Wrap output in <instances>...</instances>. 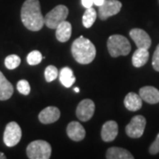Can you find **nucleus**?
Segmentation results:
<instances>
[{
  "label": "nucleus",
  "mask_w": 159,
  "mask_h": 159,
  "mask_svg": "<svg viewBox=\"0 0 159 159\" xmlns=\"http://www.w3.org/2000/svg\"><path fill=\"white\" fill-rule=\"evenodd\" d=\"M20 18L23 25L29 30L39 31L43 29L45 23L39 0H26L21 7Z\"/></svg>",
  "instance_id": "f257e3e1"
},
{
  "label": "nucleus",
  "mask_w": 159,
  "mask_h": 159,
  "mask_svg": "<svg viewBox=\"0 0 159 159\" xmlns=\"http://www.w3.org/2000/svg\"><path fill=\"white\" fill-rule=\"evenodd\" d=\"M71 51L74 59L81 65L90 64L97 55V50L93 43L82 35L74 40Z\"/></svg>",
  "instance_id": "f03ea898"
},
{
  "label": "nucleus",
  "mask_w": 159,
  "mask_h": 159,
  "mask_svg": "<svg viewBox=\"0 0 159 159\" xmlns=\"http://www.w3.org/2000/svg\"><path fill=\"white\" fill-rule=\"evenodd\" d=\"M107 48L112 57L126 56L130 53L131 44L126 37L121 34H112L107 41Z\"/></svg>",
  "instance_id": "7ed1b4c3"
},
{
  "label": "nucleus",
  "mask_w": 159,
  "mask_h": 159,
  "mask_svg": "<svg viewBox=\"0 0 159 159\" xmlns=\"http://www.w3.org/2000/svg\"><path fill=\"white\" fill-rule=\"evenodd\" d=\"M51 155V144L43 140L30 142L27 147V156L29 159H49Z\"/></svg>",
  "instance_id": "20e7f679"
},
{
  "label": "nucleus",
  "mask_w": 159,
  "mask_h": 159,
  "mask_svg": "<svg viewBox=\"0 0 159 159\" xmlns=\"http://www.w3.org/2000/svg\"><path fill=\"white\" fill-rule=\"evenodd\" d=\"M68 8L64 5H59L49 11L44 17L45 25L51 29H56L57 27L66 20L68 16Z\"/></svg>",
  "instance_id": "39448f33"
},
{
  "label": "nucleus",
  "mask_w": 159,
  "mask_h": 159,
  "mask_svg": "<svg viewBox=\"0 0 159 159\" xmlns=\"http://www.w3.org/2000/svg\"><path fill=\"white\" fill-rule=\"evenodd\" d=\"M22 135L20 126L12 121L8 123L4 132V142L7 147H14L20 142Z\"/></svg>",
  "instance_id": "423d86ee"
},
{
  "label": "nucleus",
  "mask_w": 159,
  "mask_h": 159,
  "mask_svg": "<svg viewBox=\"0 0 159 159\" xmlns=\"http://www.w3.org/2000/svg\"><path fill=\"white\" fill-rule=\"evenodd\" d=\"M146 127V119L142 115L134 116L125 126V133L130 138L137 139L142 136Z\"/></svg>",
  "instance_id": "0eeeda50"
},
{
  "label": "nucleus",
  "mask_w": 159,
  "mask_h": 159,
  "mask_svg": "<svg viewBox=\"0 0 159 159\" xmlns=\"http://www.w3.org/2000/svg\"><path fill=\"white\" fill-rule=\"evenodd\" d=\"M122 7L121 2L119 0H105L102 6H99L98 15L102 20H107L109 17L118 14Z\"/></svg>",
  "instance_id": "6e6552de"
},
{
  "label": "nucleus",
  "mask_w": 159,
  "mask_h": 159,
  "mask_svg": "<svg viewBox=\"0 0 159 159\" xmlns=\"http://www.w3.org/2000/svg\"><path fill=\"white\" fill-rule=\"evenodd\" d=\"M95 103L91 99H84L76 109V116L81 121H89L95 113Z\"/></svg>",
  "instance_id": "1a4fd4ad"
},
{
  "label": "nucleus",
  "mask_w": 159,
  "mask_h": 159,
  "mask_svg": "<svg viewBox=\"0 0 159 159\" xmlns=\"http://www.w3.org/2000/svg\"><path fill=\"white\" fill-rule=\"evenodd\" d=\"M131 38L135 43L137 48L148 50L151 46V39L146 31L141 29H133L130 31Z\"/></svg>",
  "instance_id": "9d476101"
},
{
  "label": "nucleus",
  "mask_w": 159,
  "mask_h": 159,
  "mask_svg": "<svg viewBox=\"0 0 159 159\" xmlns=\"http://www.w3.org/2000/svg\"><path fill=\"white\" fill-rule=\"evenodd\" d=\"M118 134H119V125L116 121L110 120L102 125L101 137L103 142H112L116 139Z\"/></svg>",
  "instance_id": "9b49d317"
},
{
  "label": "nucleus",
  "mask_w": 159,
  "mask_h": 159,
  "mask_svg": "<svg viewBox=\"0 0 159 159\" xmlns=\"http://www.w3.org/2000/svg\"><path fill=\"white\" fill-rule=\"evenodd\" d=\"M59 118H60V111L59 109L54 106L46 107L38 115L40 122L45 125L56 122Z\"/></svg>",
  "instance_id": "f8f14e48"
},
{
  "label": "nucleus",
  "mask_w": 159,
  "mask_h": 159,
  "mask_svg": "<svg viewBox=\"0 0 159 159\" xmlns=\"http://www.w3.org/2000/svg\"><path fill=\"white\" fill-rule=\"evenodd\" d=\"M66 134L69 138L74 142H80L86 136L84 127L77 121H72L69 123L66 127Z\"/></svg>",
  "instance_id": "ddd939ff"
},
{
  "label": "nucleus",
  "mask_w": 159,
  "mask_h": 159,
  "mask_svg": "<svg viewBox=\"0 0 159 159\" xmlns=\"http://www.w3.org/2000/svg\"><path fill=\"white\" fill-rule=\"evenodd\" d=\"M142 99L148 103L155 104L159 102V90L152 86H146L139 91Z\"/></svg>",
  "instance_id": "4468645a"
},
{
  "label": "nucleus",
  "mask_w": 159,
  "mask_h": 159,
  "mask_svg": "<svg viewBox=\"0 0 159 159\" xmlns=\"http://www.w3.org/2000/svg\"><path fill=\"white\" fill-rule=\"evenodd\" d=\"M125 108L131 111H136L142 108V99L140 95L134 92H130L125 96L124 99Z\"/></svg>",
  "instance_id": "2eb2a0df"
},
{
  "label": "nucleus",
  "mask_w": 159,
  "mask_h": 159,
  "mask_svg": "<svg viewBox=\"0 0 159 159\" xmlns=\"http://www.w3.org/2000/svg\"><path fill=\"white\" fill-rule=\"evenodd\" d=\"M13 94V87L0 71V100H8Z\"/></svg>",
  "instance_id": "dca6fc26"
},
{
  "label": "nucleus",
  "mask_w": 159,
  "mask_h": 159,
  "mask_svg": "<svg viewBox=\"0 0 159 159\" xmlns=\"http://www.w3.org/2000/svg\"><path fill=\"white\" fill-rule=\"evenodd\" d=\"M72 34V25L68 21L64 20L56 29V38L61 43L67 42Z\"/></svg>",
  "instance_id": "f3484780"
},
{
  "label": "nucleus",
  "mask_w": 159,
  "mask_h": 159,
  "mask_svg": "<svg viewBox=\"0 0 159 159\" xmlns=\"http://www.w3.org/2000/svg\"><path fill=\"white\" fill-rule=\"evenodd\" d=\"M107 159H134V156L125 148L111 147L106 151Z\"/></svg>",
  "instance_id": "a211bd4d"
},
{
  "label": "nucleus",
  "mask_w": 159,
  "mask_h": 159,
  "mask_svg": "<svg viewBox=\"0 0 159 159\" xmlns=\"http://www.w3.org/2000/svg\"><path fill=\"white\" fill-rule=\"evenodd\" d=\"M149 53L147 49L138 48L132 57V63L135 67H142L148 62Z\"/></svg>",
  "instance_id": "6ab92c4d"
},
{
  "label": "nucleus",
  "mask_w": 159,
  "mask_h": 159,
  "mask_svg": "<svg viewBox=\"0 0 159 159\" xmlns=\"http://www.w3.org/2000/svg\"><path fill=\"white\" fill-rule=\"evenodd\" d=\"M59 80L63 86L66 88H70L75 82V76L74 75L73 70L69 67H64L59 73Z\"/></svg>",
  "instance_id": "aec40b11"
},
{
  "label": "nucleus",
  "mask_w": 159,
  "mask_h": 159,
  "mask_svg": "<svg viewBox=\"0 0 159 159\" xmlns=\"http://www.w3.org/2000/svg\"><path fill=\"white\" fill-rule=\"evenodd\" d=\"M97 11L93 7L86 9L85 12L82 16V24L86 29H89L93 26V24L97 20Z\"/></svg>",
  "instance_id": "412c9836"
},
{
  "label": "nucleus",
  "mask_w": 159,
  "mask_h": 159,
  "mask_svg": "<svg viewBox=\"0 0 159 159\" xmlns=\"http://www.w3.org/2000/svg\"><path fill=\"white\" fill-rule=\"evenodd\" d=\"M20 57L17 55H9L6 57L5 59V66L7 69L9 70H13V69L17 68L18 66L20 65Z\"/></svg>",
  "instance_id": "4be33fe9"
},
{
  "label": "nucleus",
  "mask_w": 159,
  "mask_h": 159,
  "mask_svg": "<svg viewBox=\"0 0 159 159\" xmlns=\"http://www.w3.org/2000/svg\"><path fill=\"white\" fill-rule=\"evenodd\" d=\"M58 75V70L56 66H47L44 71V77L47 82H51L57 78Z\"/></svg>",
  "instance_id": "5701e85b"
},
{
  "label": "nucleus",
  "mask_w": 159,
  "mask_h": 159,
  "mask_svg": "<svg viewBox=\"0 0 159 159\" xmlns=\"http://www.w3.org/2000/svg\"><path fill=\"white\" fill-rule=\"evenodd\" d=\"M43 56L41 54V52L38 51H31L27 57V61L30 66H35L38 65L42 62L43 60Z\"/></svg>",
  "instance_id": "b1692460"
},
{
  "label": "nucleus",
  "mask_w": 159,
  "mask_h": 159,
  "mask_svg": "<svg viewBox=\"0 0 159 159\" xmlns=\"http://www.w3.org/2000/svg\"><path fill=\"white\" fill-rule=\"evenodd\" d=\"M17 89L18 91L25 96H28L30 93V85H29V82L26 80H19L17 83Z\"/></svg>",
  "instance_id": "393cba45"
},
{
  "label": "nucleus",
  "mask_w": 159,
  "mask_h": 159,
  "mask_svg": "<svg viewBox=\"0 0 159 159\" xmlns=\"http://www.w3.org/2000/svg\"><path fill=\"white\" fill-rule=\"evenodd\" d=\"M152 66L153 68L159 72V44L157 46L156 51L154 52L153 57H152Z\"/></svg>",
  "instance_id": "a878e982"
},
{
  "label": "nucleus",
  "mask_w": 159,
  "mask_h": 159,
  "mask_svg": "<svg viewBox=\"0 0 159 159\" xmlns=\"http://www.w3.org/2000/svg\"><path fill=\"white\" fill-rule=\"evenodd\" d=\"M149 153L151 155H156V154L159 153V134H157L156 140L149 147Z\"/></svg>",
  "instance_id": "bb28decb"
},
{
  "label": "nucleus",
  "mask_w": 159,
  "mask_h": 159,
  "mask_svg": "<svg viewBox=\"0 0 159 159\" xmlns=\"http://www.w3.org/2000/svg\"><path fill=\"white\" fill-rule=\"evenodd\" d=\"M81 3H82V6H84L85 8H89L92 7L93 6V0H81Z\"/></svg>",
  "instance_id": "cd10ccee"
},
{
  "label": "nucleus",
  "mask_w": 159,
  "mask_h": 159,
  "mask_svg": "<svg viewBox=\"0 0 159 159\" xmlns=\"http://www.w3.org/2000/svg\"><path fill=\"white\" fill-rule=\"evenodd\" d=\"M104 1H105V0H93V3H94L96 6H102V4L104 3Z\"/></svg>",
  "instance_id": "c85d7f7f"
},
{
  "label": "nucleus",
  "mask_w": 159,
  "mask_h": 159,
  "mask_svg": "<svg viewBox=\"0 0 159 159\" xmlns=\"http://www.w3.org/2000/svg\"><path fill=\"white\" fill-rule=\"evenodd\" d=\"M6 157L5 156V154L2 153V152H0V159H6Z\"/></svg>",
  "instance_id": "c756f323"
},
{
  "label": "nucleus",
  "mask_w": 159,
  "mask_h": 159,
  "mask_svg": "<svg viewBox=\"0 0 159 159\" xmlns=\"http://www.w3.org/2000/svg\"><path fill=\"white\" fill-rule=\"evenodd\" d=\"M74 91H75L76 93H78V92L80 91V89L79 88H74Z\"/></svg>",
  "instance_id": "7c9ffc66"
}]
</instances>
